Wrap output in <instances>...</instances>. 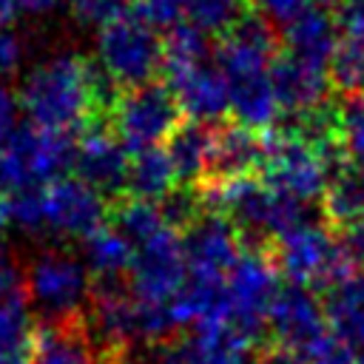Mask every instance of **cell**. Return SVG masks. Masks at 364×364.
<instances>
[{"label": "cell", "instance_id": "9c48e42d", "mask_svg": "<svg viewBox=\"0 0 364 364\" xmlns=\"http://www.w3.org/2000/svg\"><path fill=\"white\" fill-rule=\"evenodd\" d=\"M188 279L185 242L176 228H165L145 245L134 247V264L128 273L131 293L148 307H168Z\"/></svg>", "mask_w": 364, "mask_h": 364}, {"label": "cell", "instance_id": "7402d4cb", "mask_svg": "<svg viewBox=\"0 0 364 364\" xmlns=\"http://www.w3.org/2000/svg\"><path fill=\"white\" fill-rule=\"evenodd\" d=\"M82 262L94 282L125 279L134 264V245L114 225H102L82 239Z\"/></svg>", "mask_w": 364, "mask_h": 364}, {"label": "cell", "instance_id": "4316f807", "mask_svg": "<svg viewBox=\"0 0 364 364\" xmlns=\"http://www.w3.org/2000/svg\"><path fill=\"white\" fill-rule=\"evenodd\" d=\"M162 43H165V65H162L165 77L213 57L208 48V34H202L199 28H193L188 23H176L173 28H168Z\"/></svg>", "mask_w": 364, "mask_h": 364}, {"label": "cell", "instance_id": "f1b7e54d", "mask_svg": "<svg viewBox=\"0 0 364 364\" xmlns=\"http://www.w3.org/2000/svg\"><path fill=\"white\" fill-rule=\"evenodd\" d=\"M31 321L28 318V290H26V273L17 267L14 259L0 253V327Z\"/></svg>", "mask_w": 364, "mask_h": 364}, {"label": "cell", "instance_id": "e0dca14e", "mask_svg": "<svg viewBox=\"0 0 364 364\" xmlns=\"http://www.w3.org/2000/svg\"><path fill=\"white\" fill-rule=\"evenodd\" d=\"M34 364H114V355L97 341L82 313L65 321H40Z\"/></svg>", "mask_w": 364, "mask_h": 364}, {"label": "cell", "instance_id": "60d3db41", "mask_svg": "<svg viewBox=\"0 0 364 364\" xmlns=\"http://www.w3.org/2000/svg\"><path fill=\"white\" fill-rule=\"evenodd\" d=\"M318 3H324V6H338L341 0H318Z\"/></svg>", "mask_w": 364, "mask_h": 364}, {"label": "cell", "instance_id": "8d00e7d4", "mask_svg": "<svg viewBox=\"0 0 364 364\" xmlns=\"http://www.w3.org/2000/svg\"><path fill=\"white\" fill-rule=\"evenodd\" d=\"M14 117H17V102H14L11 91L6 85H0V154H3L6 142L11 139V134L17 131L14 128Z\"/></svg>", "mask_w": 364, "mask_h": 364}, {"label": "cell", "instance_id": "52a82bcc", "mask_svg": "<svg viewBox=\"0 0 364 364\" xmlns=\"http://www.w3.org/2000/svg\"><path fill=\"white\" fill-rule=\"evenodd\" d=\"M26 290L28 304H34L43 321H65L82 316L88 310L85 299H91L88 267L71 253L48 247L28 262Z\"/></svg>", "mask_w": 364, "mask_h": 364}, {"label": "cell", "instance_id": "ab89813d", "mask_svg": "<svg viewBox=\"0 0 364 364\" xmlns=\"http://www.w3.org/2000/svg\"><path fill=\"white\" fill-rule=\"evenodd\" d=\"M11 222V216H9V196H3L0 193V233H3V228Z\"/></svg>", "mask_w": 364, "mask_h": 364}, {"label": "cell", "instance_id": "cb8c5ba5", "mask_svg": "<svg viewBox=\"0 0 364 364\" xmlns=\"http://www.w3.org/2000/svg\"><path fill=\"white\" fill-rule=\"evenodd\" d=\"M176 182L179 179H176V171L165 148H148V151L131 154L125 196L145 199V202H162L176 188Z\"/></svg>", "mask_w": 364, "mask_h": 364}, {"label": "cell", "instance_id": "ba28073f", "mask_svg": "<svg viewBox=\"0 0 364 364\" xmlns=\"http://www.w3.org/2000/svg\"><path fill=\"white\" fill-rule=\"evenodd\" d=\"M282 284L270 250H245L228 273V324L253 344L270 330V313Z\"/></svg>", "mask_w": 364, "mask_h": 364}, {"label": "cell", "instance_id": "836d02e7", "mask_svg": "<svg viewBox=\"0 0 364 364\" xmlns=\"http://www.w3.org/2000/svg\"><path fill=\"white\" fill-rule=\"evenodd\" d=\"M304 364H358V353L347 344V341H341L338 336H327L307 358H304Z\"/></svg>", "mask_w": 364, "mask_h": 364}, {"label": "cell", "instance_id": "277c9868", "mask_svg": "<svg viewBox=\"0 0 364 364\" xmlns=\"http://www.w3.org/2000/svg\"><path fill=\"white\" fill-rule=\"evenodd\" d=\"M270 253L279 273H284L293 284H304L313 290H330L355 273L338 233L313 219L282 233L273 242Z\"/></svg>", "mask_w": 364, "mask_h": 364}, {"label": "cell", "instance_id": "5bb4252c", "mask_svg": "<svg viewBox=\"0 0 364 364\" xmlns=\"http://www.w3.org/2000/svg\"><path fill=\"white\" fill-rule=\"evenodd\" d=\"M262 159H264V139L259 131L239 122H230V125L219 122L199 188H213V185L253 176V171H262Z\"/></svg>", "mask_w": 364, "mask_h": 364}, {"label": "cell", "instance_id": "f546056e", "mask_svg": "<svg viewBox=\"0 0 364 364\" xmlns=\"http://www.w3.org/2000/svg\"><path fill=\"white\" fill-rule=\"evenodd\" d=\"M341 145L350 165L364 171V94L344 97L341 105Z\"/></svg>", "mask_w": 364, "mask_h": 364}, {"label": "cell", "instance_id": "7c38bea8", "mask_svg": "<svg viewBox=\"0 0 364 364\" xmlns=\"http://www.w3.org/2000/svg\"><path fill=\"white\" fill-rule=\"evenodd\" d=\"M43 202H46V230L60 236H80V239L102 228L111 210V202L80 176H60L57 182L46 185Z\"/></svg>", "mask_w": 364, "mask_h": 364}, {"label": "cell", "instance_id": "484cf974", "mask_svg": "<svg viewBox=\"0 0 364 364\" xmlns=\"http://www.w3.org/2000/svg\"><path fill=\"white\" fill-rule=\"evenodd\" d=\"M330 82L341 97L364 94V34L338 31V43L330 60Z\"/></svg>", "mask_w": 364, "mask_h": 364}, {"label": "cell", "instance_id": "3957f363", "mask_svg": "<svg viewBox=\"0 0 364 364\" xmlns=\"http://www.w3.org/2000/svg\"><path fill=\"white\" fill-rule=\"evenodd\" d=\"M97 60L117 91L154 82L165 65V43L136 11L108 23L97 37Z\"/></svg>", "mask_w": 364, "mask_h": 364}, {"label": "cell", "instance_id": "4dcf8cb0", "mask_svg": "<svg viewBox=\"0 0 364 364\" xmlns=\"http://www.w3.org/2000/svg\"><path fill=\"white\" fill-rule=\"evenodd\" d=\"M34 350L37 327H31V321L0 327V364H34Z\"/></svg>", "mask_w": 364, "mask_h": 364}, {"label": "cell", "instance_id": "d590c367", "mask_svg": "<svg viewBox=\"0 0 364 364\" xmlns=\"http://www.w3.org/2000/svg\"><path fill=\"white\" fill-rule=\"evenodd\" d=\"M338 31H358L364 34V0H341L336 11Z\"/></svg>", "mask_w": 364, "mask_h": 364}, {"label": "cell", "instance_id": "f35d334b", "mask_svg": "<svg viewBox=\"0 0 364 364\" xmlns=\"http://www.w3.org/2000/svg\"><path fill=\"white\" fill-rule=\"evenodd\" d=\"M11 3V11L14 14H23V17H40V14H48L57 0H9Z\"/></svg>", "mask_w": 364, "mask_h": 364}, {"label": "cell", "instance_id": "44dd1931", "mask_svg": "<svg viewBox=\"0 0 364 364\" xmlns=\"http://www.w3.org/2000/svg\"><path fill=\"white\" fill-rule=\"evenodd\" d=\"M327 324L333 336L347 341L353 350H364V273H353L327 290L324 301Z\"/></svg>", "mask_w": 364, "mask_h": 364}, {"label": "cell", "instance_id": "ac0fdd59", "mask_svg": "<svg viewBox=\"0 0 364 364\" xmlns=\"http://www.w3.org/2000/svg\"><path fill=\"white\" fill-rule=\"evenodd\" d=\"M179 364H262L256 344L228 321H208L191 327L188 336L173 338Z\"/></svg>", "mask_w": 364, "mask_h": 364}, {"label": "cell", "instance_id": "8992f818", "mask_svg": "<svg viewBox=\"0 0 364 364\" xmlns=\"http://www.w3.org/2000/svg\"><path fill=\"white\" fill-rule=\"evenodd\" d=\"M74 165V142L65 134H54L37 125H23L11 134L0 154V188L26 191L46 188Z\"/></svg>", "mask_w": 364, "mask_h": 364}, {"label": "cell", "instance_id": "9a60e30c", "mask_svg": "<svg viewBox=\"0 0 364 364\" xmlns=\"http://www.w3.org/2000/svg\"><path fill=\"white\" fill-rule=\"evenodd\" d=\"M165 80L188 119L222 122V117L230 111V85L213 57L185 71H176Z\"/></svg>", "mask_w": 364, "mask_h": 364}, {"label": "cell", "instance_id": "4fadbf2b", "mask_svg": "<svg viewBox=\"0 0 364 364\" xmlns=\"http://www.w3.org/2000/svg\"><path fill=\"white\" fill-rule=\"evenodd\" d=\"M182 242L188 256V273L196 276L228 279V273L245 253L236 225L216 210H205L202 216H196L182 230Z\"/></svg>", "mask_w": 364, "mask_h": 364}, {"label": "cell", "instance_id": "6da1fadb", "mask_svg": "<svg viewBox=\"0 0 364 364\" xmlns=\"http://www.w3.org/2000/svg\"><path fill=\"white\" fill-rule=\"evenodd\" d=\"M117 88L91 60L63 51L40 63L20 85V108L28 122L54 134H82L108 119Z\"/></svg>", "mask_w": 364, "mask_h": 364}, {"label": "cell", "instance_id": "603a6c76", "mask_svg": "<svg viewBox=\"0 0 364 364\" xmlns=\"http://www.w3.org/2000/svg\"><path fill=\"white\" fill-rule=\"evenodd\" d=\"M321 213L330 228L341 230L364 222V171L355 165H341L321 196Z\"/></svg>", "mask_w": 364, "mask_h": 364}, {"label": "cell", "instance_id": "74e56055", "mask_svg": "<svg viewBox=\"0 0 364 364\" xmlns=\"http://www.w3.org/2000/svg\"><path fill=\"white\" fill-rule=\"evenodd\" d=\"M23 57V46H20V37L9 28V26H0V71H11Z\"/></svg>", "mask_w": 364, "mask_h": 364}, {"label": "cell", "instance_id": "2e32d148", "mask_svg": "<svg viewBox=\"0 0 364 364\" xmlns=\"http://www.w3.org/2000/svg\"><path fill=\"white\" fill-rule=\"evenodd\" d=\"M270 82L279 97L282 111L287 114H307L330 102L333 82L330 71L321 65H313L301 57H293L287 51H279L273 65H270Z\"/></svg>", "mask_w": 364, "mask_h": 364}, {"label": "cell", "instance_id": "7a4b0ae2", "mask_svg": "<svg viewBox=\"0 0 364 364\" xmlns=\"http://www.w3.org/2000/svg\"><path fill=\"white\" fill-rule=\"evenodd\" d=\"M262 139H264L262 179L273 191H279L296 202H304V205L324 196L330 176L338 171L324 156V151H318L293 125L270 128L262 134Z\"/></svg>", "mask_w": 364, "mask_h": 364}, {"label": "cell", "instance_id": "e575fe53", "mask_svg": "<svg viewBox=\"0 0 364 364\" xmlns=\"http://www.w3.org/2000/svg\"><path fill=\"white\" fill-rule=\"evenodd\" d=\"M338 239H341L344 253H347V259L353 262V267H355L358 273H364V222L350 225V228H341V230H338Z\"/></svg>", "mask_w": 364, "mask_h": 364}, {"label": "cell", "instance_id": "d6986e66", "mask_svg": "<svg viewBox=\"0 0 364 364\" xmlns=\"http://www.w3.org/2000/svg\"><path fill=\"white\" fill-rule=\"evenodd\" d=\"M282 43H284L282 51L330 71V60H333L336 43H338V23L333 14H327L321 9H307L299 20L284 26Z\"/></svg>", "mask_w": 364, "mask_h": 364}, {"label": "cell", "instance_id": "d4e9b609", "mask_svg": "<svg viewBox=\"0 0 364 364\" xmlns=\"http://www.w3.org/2000/svg\"><path fill=\"white\" fill-rule=\"evenodd\" d=\"M111 225L134 245H145L151 236H156L159 230L171 228L159 210L156 202H145V199H134V196H122L111 205Z\"/></svg>", "mask_w": 364, "mask_h": 364}, {"label": "cell", "instance_id": "d6a6232c", "mask_svg": "<svg viewBox=\"0 0 364 364\" xmlns=\"http://www.w3.org/2000/svg\"><path fill=\"white\" fill-rule=\"evenodd\" d=\"M250 6L262 17H267L270 23L290 26L293 20H299L310 9V0H250Z\"/></svg>", "mask_w": 364, "mask_h": 364}, {"label": "cell", "instance_id": "5b68a950", "mask_svg": "<svg viewBox=\"0 0 364 364\" xmlns=\"http://www.w3.org/2000/svg\"><path fill=\"white\" fill-rule=\"evenodd\" d=\"M108 125L128 154H139L162 148V142L171 139V134L182 125V108L168 85L148 82L117 94Z\"/></svg>", "mask_w": 364, "mask_h": 364}, {"label": "cell", "instance_id": "30bf717a", "mask_svg": "<svg viewBox=\"0 0 364 364\" xmlns=\"http://www.w3.org/2000/svg\"><path fill=\"white\" fill-rule=\"evenodd\" d=\"M330 333L324 304L316 299L313 287L290 282L279 290L270 313V350L282 353L293 364H304V358Z\"/></svg>", "mask_w": 364, "mask_h": 364}, {"label": "cell", "instance_id": "1f68e13d", "mask_svg": "<svg viewBox=\"0 0 364 364\" xmlns=\"http://www.w3.org/2000/svg\"><path fill=\"white\" fill-rule=\"evenodd\" d=\"M68 6L80 23L100 28L136 11V0H68Z\"/></svg>", "mask_w": 364, "mask_h": 364}, {"label": "cell", "instance_id": "83f0119b", "mask_svg": "<svg viewBox=\"0 0 364 364\" xmlns=\"http://www.w3.org/2000/svg\"><path fill=\"white\" fill-rule=\"evenodd\" d=\"M247 3L245 0H185L182 23L199 28L202 34H225L242 14Z\"/></svg>", "mask_w": 364, "mask_h": 364}, {"label": "cell", "instance_id": "8fae6325", "mask_svg": "<svg viewBox=\"0 0 364 364\" xmlns=\"http://www.w3.org/2000/svg\"><path fill=\"white\" fill-rule=\"evenodd\" d=\"M128 162L131 154L117 139L108 122H97L88 131L80 134V142H74V171L82 182H88L94 191H100L111 205L125 196L128 185Z\"/></svg>", "mask_w": 364, "mask_h": 364}, {"label": "cell", "instance_id": "ffe728a7", "mask_svg": "<svg viewBox=\"0 0 364 364\" xmlns=\"http://www.w3.org/2000/svg\"><path fill=\"white\" fill-rule=\"evenodd\" d=\"M219 122H199V119H185L171 139L165 142V151L171 156V165L176 171V179L182 185H199L210 159L213 136H216Z\"/></svg>", "mask_w": 364, "mask_h": 364}]
</instances>
